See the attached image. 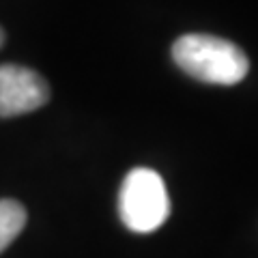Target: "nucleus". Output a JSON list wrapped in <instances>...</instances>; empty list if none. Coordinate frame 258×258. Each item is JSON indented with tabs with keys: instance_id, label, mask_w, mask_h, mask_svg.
<instances>
[{
	"instance_id": "obj_5",
	"label": "nucleus",
	"mask_w": 258,
	"mask_h": 258,
	"mask_svg": "<svg viewBox=\"0 0 258 258\" xmlns=\"http://www.w3.org/2000/svg\"><path fill=\"white\" fill-rule=\"evenodd\" d=\"M5 39H7V37H5V30H3V28H0V47H3V43H5Z\"/></svg>"
},
{
	"instance_id": "obj_3",
	"label": "nucleus",
	"mask_w": 258,
	"mask_h": 258,
	"mask_svg": "<svg viewBox=\"0 0 258 258\" xmlns=\"http://www.w3.org/2000/svg\"><path fill=\"white\" fill-rule=\"evenodd\" d=\"M50 101V86L37 71L20 64L0 67V116L11 118L43 108Z\"/></svg>"
},
{
	"instance_id": "obj_4",
	"label": "nucleus",
	"mask_w": 258,
	"mask_h": 258,
	"mask_svg": "<svg viewBox=\"0 0 258 258\" xmlns=\"http://www.w3.org/2000/svg\"><path fill=\"white\" fill-rule=\"evenodd\" d=\"M26 209L13 198L0 200V254L9 247L26 226Z\"/></svg>"
},
{
	"instance_id": "obj_2",
	"label": "nucleus",
	"mask_w": 258,
	"mask_h": 258,
	"mask_svg": "<svg viewBox=\"0 0 258 258\" xmlns=\"http://www.w3.org/2000/svg\"><path fill=\"white\" fill-rule=\"evenodd\" d=\"M118 213L129 230L149 235L170 215V198L164 179L151 168H134L118 194Z\"/></svg>"
},
{
	"instance_id": "obj_1",
	"label": "nucleus",
	"mask_w": 258,
	"mask_h": 258,
	"mask_svg": "<svg viewBox=\"0 0 258 258\" xmlns=\"http://www.w3.org/2000/svg\"><path fill=\"white\" fill-rule=\"evenodd\" d=\"M176 67L207 84L232 86L247 76L249 60L237 43L213 35H183L172 45Z\"/></svg>"
}]
</instances>
